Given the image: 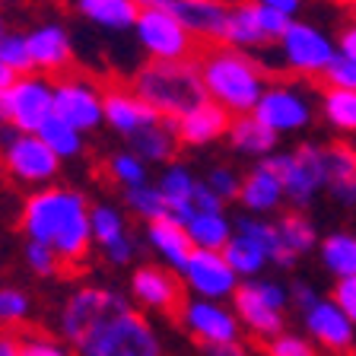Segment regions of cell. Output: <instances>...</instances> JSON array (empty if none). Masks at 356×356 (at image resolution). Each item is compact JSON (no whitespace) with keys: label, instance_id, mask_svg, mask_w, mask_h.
<instances>
[{"label":"cell","instance_id":"obj_54","mask_svg":"<svg viewBox=\"0 0 356 356\" xmlns=\"http://www.w3.org/2000/svg\"><path fill=\"white\" fill-rule=\"evenodd\" d=\"M204 353L207 356H248L242 343H232V347H213V350H204Z\"/></svg>","mask_w":356,"mask_h":356},{"label":"cell","instance_id":"obj_15","mask_svg":"<svg viewBox=\"0 0 356 356\" xmlns=\"http://www.w3.org/2000/svg\"><path fill=\"white\" fill-rule=\"evenodd\" d=\"M54 115L74 131L86 134L105 121V92H99L92 83L67 76L54 86Z\"/></svg>","mask_w":356,"mask_h":356},{"label":"cell","instance_id":"obj_27","mask_svg":"<svg viewBox=\"0 0 356 356\" xmlns=\"http://www.w3.org/2000/svg\"><path fill=\"white\" fill-rule=\"evenodd\" d=\"M229 143L236 147V153H242V156H258V159H267V156H274L277 134L270 131V127L261 124L254 115H242V118H232Z\"/></svg>","mask_w":356,"mask_h":356},{"label":"cell","instance_id":"obj_50","mask_svg":"<svg viewBox=\"0 0 356 356\" xmlns=\"http://www.w3.org/2000/svg\"><path fill=\"white\" fill-rule=\"evenodd\" d=\"M222 204H226V200H222L220 194H213V188H210L207 181H197V188H194V207H197L200 213H222Z\"/></svg>","mask_w":356,"mask_h":356},{"label":"cell","instance_id":"obj_6","mask_svg":"<svg viewBox=\"0 0 356 356\" xmlns=\"http://www.w3.org/2000/svg\"><path fill=\"white\" fill-rule=\"evenodd\" d=\"M0 149H3V165L16 181L44 185L58 175L60 156L38 134H19L16 127L7 124L0 131Z\"/></svg>","mask_w":356,"mask_h":356},{"label":"cell","instance_id":"obj_18","mask_svg":"<svg viewBox=\"0 0 356 356\" xmlns=\"http://www.w3.org/2000/svg\"><path fill=\"white\" fill-rule=\"evenodd\" d=\"M105 121L131 140V137H137L140 131L159 124L163 118H159V115H156V111L149 108L134 89L108 86L105 89Z\"/></svg>","mask_w":356,"mask_h":356},{"label":"cell","instance_id":"obj_44","mask_svg":"<svg viewBox=\"0 0 356 356\" xmlns=\"http://www.w3.org/2000/svg\"><path fill=\"white\" fill-rule=\"evenodd\" d=\"M26 264H29V270L35 277H54L64 270V264H60V258L48 248V245H38V242H29L26 245Z\"/></svg>","mask_w":356,"mask_h":356},{"label":"cell","instance_id":"obj_58","mask_svg":"<svg viewBox=\"0 0 356 356\" xmlns=\"http://www.w3.org/2000/svg\"><path fill=\"white\" fill-rule=\"evenodd\" d=\"M3 35H7V32H3V19H0V38H3Z\"/></svg>","mask_w":356,"mask_h":356},{"label":"cell","instance_id":"obj_34","mask_svg":"<svg viewBox=\"0 0 356 356\" xmlns=\"http://www.w3.org/2000/svg\"><path fill=\"white\" fill-rule=\"evenodd\" d=\"M321 115L327 124L343 134H356V92L347 89H325L321 96Z\"/></svg>","mask_w":356,"mask_h":356},{"label":"cell","instance_id":"obj_40","mask_svg":"<svg viewBox=\"0 0 356 356\" xmlns=\"http://www.w3.org/2000/svg\"><path fill=\"white\" fill-rule=\"evenodd\" d=\"M0 64L7 67L10 74H16V76H19V74L26 76L29 70H35L32 54H29V38L7 32V35L0 38Z\"/></svg>","mask_w":356,"mask_h":356},{"label":"cell","instance_id":"obj_21","mask_svg":"<svg viewBox=\"0 0 356 356\" xmlns=\"http://www.w3.org/2000/svg\"><path fill=\"white\" fill-rule=\"evenodd\" d=\"M29 54H32V64L38 70H48V74H58L70 64L74 58V48H70V35L60 29L58 22H44L38 29H32L29 35Z\"/></svg>","mask_w":356,"mask_h":356},{"label":"cell","instance_id":"obj_42","mask_svg":"<svg viewBox=\"0 0 356 356\" xmlns=\"http://www.w3.org/2000/svg\"><path fill=\"white\" fill-rule=\"evenodd\" d=\"M19 337H22V356H76L60 337H54L48 331H38V327L22 331Z\"/></svg>","mask_w":356,"mask_h":356},{"label":"cell","instance_id":"obj_48","mask_svg":"<svg viewBox=\"0 0 356 356\" xmlns=\"http://www.w3.org/2000/svg\"><path fill=\"white\" fill-rule=\"evenodd\" d=\"M318 289L312 286V283H305V280H296V283H289V305H296L299 309V315L302 312H309L312 305L318 302Z\"/></svg>","mask_w":356,"mask_h":356},{"label":"cell","instance_id":"obj_17","mask_svg":"<svg viewBox=\"0 0 356 356\" xmlns=\"http://www.w3.org/2000/svg\"><path fill=\"white\" fill-rule=\"evenodd\" d=\"M232 312L238 315L245 331L264 343L280 337V334L286 331V315H283L280 309H274V305H267L264 299L258 296V289H254L252 280H245L242 286L236 289V296H232Z\"/></svg>","mask_w":356,"mask_h":356},{"label":"cell","instance_id":"obj_10","mask_svg":"<svg viewBox=\"0 0 356 356\" xmlns=\"http://www.w3.org/2000/svg\"><path fill=\"white\" fill-rule=\"evenodd\" d=\"M280 54L293 74L325 76L331 60L337 58V44L309 22H293L289 32L280 38Z\"/></svg>","mask_w":356,"mask_h":356},{"label":"cell","instance_id":"obj_52","mask_svg":"<svg viewBox=\"0 0 356 356\" xmlns=\"http://www.w3.org/2000/svg\"><path fill=\"white\" fill-rule=\"evenodd\" d=\"M0 356H22L19 331H0Z\"/></svg>","mask_w":356,"mask_h":356},{"label":"cell","instance_id":"obj_11","mask_svg":"<svg viewBox=\"0 0 356 356\" xmlns=\"http://www.w3.org/2000/svg\"><path fill=\"white\" fill-rule=\"evenodd\" d=\"M10 127L19 134H38L54 118V86L42 76H19L7 89Z\"/></svg>","mask_w":356,"mask_h":356},{"label":"cell","instance_id":"obj_13","mask_svg":"<svg viewBox=\"0 0 356 356\" xmlns=\"http://www.w3.org/2000/svg\"><path fill=\"white\" fill-rule=\"evenodd\" d=\"M181 280L194 293V299H210V302L232 299L236 289L242 286L238 274L222 258V252H204V248H194V254L181 270Z\"/></svg>","mask_w":356,"mask_h":356},{"label":"cell","instance_id":"obj_59","mask_svg":"<svg viewBox=\"0 0 356 356\" xmlns=\"http://www.w3.org/2000/svg\"><path fill=\"white\" fill-rule=\"evenodd\" d=\"M210 3H222V0H210Z\"/></svg>","mask_w":356,"mask_h":356},{"label":"cell","instance_id":"obj_16","mask_svg":"<svg viewBox=\"0 0 356 356\" xmlns=\"http://www.w3.org/2000/svg\"><path fill=\"white\" fill-rule=\"evenodd\" d=\"M254 118L264 127H270L274 134H293L309 127L312 105L293 86H267V92L261 96L258 108H254Z\"/></svg>","mask_w":356,"mask_h":356},{"label":"cell","instance_id":"obj_29","mask_svg":"<svg viewBox=\"0 0 356 356\" xmlns=\"http://www.w3.org/2000/svg\"><path fill=\"white\" fill-rule=\"evenodd\" d=\"M236 232L245 238H252V242H258L261 248L267 252V258H270V264L277 267H293L299 258H293V254L283 248L280 242V232H277V222H267V220H254V216H238L236 220Z\"/></svg>","mask_w":356,"mask_h":356},{"label":"cell","instance_id":"obj_24","mask_svg":"<svg viewBox=\"0 0 356 356\" xmlns=\"http://www.w3.org/2000/svg\"><path fill=\"white\" fill-rule=\"evenodd\" d=\"M76 10L92 26H102L111 32L137 29V19H140V7L134 0H76Z\"/></svg>","mask_w":356,"mask_h":356},{"label":"cell","instance_id":"obj_31","mask_svg":"<svg viewBox=\"0 0 356 356\" xmlns=\"http://www.w3.org/2000/svg\"><path fill=\"white\" fill-rule=\"evenodd\" d=\"M134 149L140 159H149V163H163L175 153V143H178V121H159V124L147 127L140 131L137 137H131Z\"/></svg>","mask_w":356,"mask_h":356},{"label":"cell","instance_id":"obj_20","mask_svg":"<svg viewBox=\"0 0 356 356\" xmlns=\"http://www.w3.org/2000/svg\"><path fill=\"white\" fill-rule=\"evenodd\" d=\"M172 13L188 32L210 42H222L226 35V19H229V7L222 3H210V0H172Z\"/></svg>","mask_w":356,"mask_h":356},{"label":"cell","instance_id":"obj_23","mask_svg":"<svg viewBox=\"0 0 356 356\" xmlns=\"http://www.w3.org/2000/svg\"><path fill=\"white\" fill-rule=\"evenodd\" d=\"M283 197H286V191H283L280 178L267 169L264 163H258L242 178V194H238V200H242L252 213H270V210H277L283 204Z\"/></svg>","mask_w":356,"mask_h":356},{"label":"cell","instance_id":"obj_12","mask_svg":"<svg viewBox=\"0 0 356 356\" xmlns=\"http://www.w3.org/2000/svg\"><path fill=\"white\" fill-rule=\"evenodd\" d=\"M137 38L153 60H188L191 54V32L172 10H140Z\"/></svg>","mask_w":356,"mask_h":356},{"label":"cell","instance_id":"obj_55","mask_svg":"<svg viewBox=\"0 0 356 356\" xmlns=\"http://www.w3.org/2000/svg\"><path fill=\"white\" fill-rule=\"evenodd\" d=\"M140 10H169L172 0H134Z\"/></svg>","mask_w":356,"mask_h":356},{"label":"cell","instance_id":"obj_28","mask_svg":"<svg viewBox=\"0 0 356 356\" xmlns=\"http://www.w3.org/2000/svg\"><path fill=\"white\" fill-rule=\"evenodd\" d=\"M318 254H321L325 270L334 274L337 280H353L356 277V236L353 232H331L327 238H321Z\"/></svg>","mask_w":356,"mask_h":356},{"label":"cell","instance_id":"obj_1","mask_svg":"<svg viewBox=\"0 0 356 356\" xmlns=\"http://www.w3.org/2000/svg\"><path fill=\"white\" fill-rule=\"evenodd\" d=\"M92 207L80 191L70 188H42L22 204V232L29 242L48 245L60 258L64 270L86 261L92 238Z\"/></svg>","mask_w":356,"mask_h":356},{"label":"cell","instance_id":"obj_26","mask_svg":"<svg viewBox=\"0 0 356 356\" xmlns=\"http://www.w3.org/2000/svg\"><path fill=\"white\" fill-rule=\"evenodd\" d=\"M222 44H229L236 51L238 48H261V44H267L264 32H261V22H258V3H252V0L232 3Z\"/></svg>","mask_w":356,"mask_h":356},{"label":"cell","instance_id":"obj_37","mask_svg":"<svg viewBox=\"0 0 356 356\" xmlns=\"http://www.w3.org/2000/svg\"><path fill=\"white\" fill-rule=\"evenodd\" d=\"M32 296L19 286H0V325L7 331H16L29 321Z\"/></svg>","mask_w":356,"mask_h":356},{"label":"cell","instance_id":"obj_4","mask_svg":"<svg viewBox=\"0 0 356 356\" xmlns=\"http://www.w3.org/2000/svg\"><path fill=\"white\" fill-rule=\"evenodd\" d=\"M131 309L134 305L121 296L118 289L86 283V286H76L74 293L60 302L58 334L74 353H80L83 347H89V343L96 341L111 321H118L121 315H127Z\"/></svg>","mask_w":356,"mask_h":356},{"label":"cell","instance_id":"obj_45","mask_svg":"<svg viewBox=\"0 0 356 356\" xmlns=\"http://www.w3.org/2000/svg\"><path fill=\"white\" fill-rule=\"evenodd\" d=\"M321 80H325V89H347V92H356V64L347 60L343 54H337Z\"/></svg>","mask_w":356,"mask_h":356},{"label":"cell","instance_id":"obj_32","mask_svg":"<svg viewBox=\"0 0 356 356\" xmlns=\"http://www.w3.org/2000/svg\"><path fill=\"white\" fill-rule=\"evenodd\" d=\"M188 236H191L194 248H204V252H222L229 238L236 236V226H229V220L222 213H200L191 220L188 226Z\"/></svg>","mask_w":356,"mask_h":356},{"label":"cell","instance_id":"obj_30","mask_svg":"<svg viewBox=\"0 0 356 356\" xmlns=\"http://www.w3.org/2000/svg\"><path fill=\"white\" fill-rule=\"evenodd\" d=\"M222 258L229 261V267L238 274V280H258L261 270H264L267 264H270V258H267V252L261 248L258 242H252V238H245V236H232L229 245L222 248Z\"/></svg>","mask_w":356,"mask_h":356},{"label":"cell","instance_id":"obj_43","mask_svg":"<svg viewBox=\"0 0 356 356\" xmlns=\"http://www.w3.org/2000/svg\"><path fill=\"white\" fill-rule=\"evenodd\" d=\"M264 356H321V350L305 337V334L283 331L280 337L264 343Z\"/></svg>","mask_w":356,"mask_h":356},{"label":"cell","instance_id":"obj_33","mask_svg":"<svg viewBox=\"0 0 356 356\" xmlns=\"http://www.w3.org/2000/svg\"><path fill=\"white\" fill-rule=\"evenodd\" d=\"M277 232H280L283 248H286L293 258H302V254H309L315 245H321L318 232H315V222H312L309 216H302L299 210L283 213L280 220H277Z\"/></svg>","mask_w":356,"mask_h":356},{"label":"cell","instance_id":"obj_53","mask_svg":"<svg viewBox=\"0 0 356 356\" xmlns=\"http://www.w3.org/2000/svg\"><path fill=\"white\" fill-rule=\"evenodd\" d=\"M252 3H258V7H270V10L286 13V16H293L299 7H302V0H252Z\"/></svg>","mask_w":356,"mask_h":356},{"label":"cell","instance_id":"obj_36","mask_svg":"<svg viewBox=\"0 0 356 356\" xmlns=\"http://www.w3.org/2000/svg\"><path fill=\"white\" fill-rule=\"evenodd\" d=\"M124 200H127V207L147 222H156V220H165V216H169V204H165L159 185L131 188V191H124Z\"/></svg>","mask_w":356,"mask_h":356},{"label":"cell","instance_id":"obj_5","mask_svg":"<svg viewBox=\"0 0 356 356\" xmlns=\"http://www.w3.org/2000/svg\"><path fill=\"white\" fill-rule=\"evenodd\" d=\"M261 163L280 178L283 191L296 207H309L312 197L327 188V147L318 143H302L293 153H274Z\"/></svg>","mask_w":356,"mask_h":356},{"label":"cell","instance_id":"obj_3","mask_svg":"<svg viewBox=\"0 0 356 356\" xmlns=\"http://www.w3.org/2000/svg\"><path fill=\"white\" fill-rule=\"evenodd\" d=\"M134 92L165 121L185 118L210 99L194 60H149L134 76Z\"/></svg>","mask_w":356,"mask_h":356},{"label":"cell","instance_id":"obj_2","mask_svg":"<svg viewBox=\"0 0 356 356\" xmlns=\"http://www.w3.org/2000/svg\"><path fill=\"white\" fill-rule=\"evenodd\" d=\"M200 80L207 96L216 105L242 118V115H254L261 96L267 92L264 74L248 54L236 51V48H210L204 58L197 60Z\"/></svg>","mask_w":356,"mask_h":356},{"label":"cell","instance_id":"obj_19","mask_svg":"<svg viewBox=\"0 0 356 356\" xmlns=\"http://www.w3.org/2000/svg\"><path fill=\"white\" fill-rule=\"evenodd\" d=\"M229 111L216 105L213 99H207L204 105L188 111L185 118H178V140L188 143V147H204V143H213L222 134H229Z\"/></svg>","mask_w":356,"mask_h":356},{"label":"cell","instance_id":"obj_22","mask_svg":"<svg viewBox=\"0 0 356 356\" xmlns=\"http://www.w3.org/2000/svg\"><path fill=\"white\" fill-rule=\"evenodd\" d=\"M147 238H149V245H153L156 252L163 254V261L172 267V270H185V264H188V258L194 254V242H191V236H188V229L185 226H178L175 220H156V222H149V229H147Z\"/></svg>","mask_w":356,"mask_h":356},{"label":"cell","instance_id":"obj_56","mask_svg":"<svg viewBox=\"0 0 356 356\" xmlns=\"http://www.w3.org/2000/svg\"><path fill=\"white\" fill-rule=\"evenodd\" d=\"M16 80H19V76H16V74H10L7 67L0 64V92H3V89H10V86H13Z\"/></svg>","mask_w":356,"mask_h":356},{"label":"cell","instance_id":"obj_46","mask_svg":"<svg viewBox=\"0 0 356 356\" xmlns=\"http://www.w3.org/2000/svg\"><path fill=\"white\" fill-rule=\"evenodd\" d=\"M207 185L213 188V194H220L222 200H238V194H242V178H238L232 169H222V165L210 169Z\"/></svg>","mask_w":356,"mask_h":356},{"label":"cell","instance_id":"obj_47","mask_svg":"<svg viewBox=\"0 0 356 356\" xmlns=\"http://www.w3.org/2000/svg\"><path fill=\"white\" fill-rule=\"evenodd\" d=\"M331 299L341 305V312L356 325V277H353V280H337V283H334Z\"/></svg>","mask_w":356,"mask_h":356},{"label":"cell","instance_id":"obj_57","mask_svg":"<svg viewBox=\"0 0 356 356\" xmlns=\"http://www.w3.org/2000/svg\"><path fill=\"white\" fill-rule=\"evenodd\" d=\"M10 121V105H7V89L0 92V124H7Z\"/></svg>","mask_w":356,"mask_h":356},{"label":"cell","instance_id":"obj_25","mask_svg":"<svg viewBox=\"0 0 356 356\" xmlns=\"http://www.w3.org/2000/svg\"><path fill=\"white\" fill-rule=\"evenodd\" d=\"M327 191L341 204H356V149L350 143H327Z\"/></svg>","mask_w":356,"mask_h":356},{"label":"cell","instance_id":"obj_41","mask_svg":"<svg viewBox=\"0 0 356 356\" xmlns=\"http://www.w3.org/2000/svg\"><path fill=\"white\" fill-rule=\"evenodd\" d=\"M108 175L118 185H124V191L147 185V165H143V159L137 153H115L108 159Z\"/></svg>","mask_w":356,"mask_h":356},{"label":"cell","instance_id":"obj_7","mask_svg":"<svg viewBox=\"0 0 356 356\" xmlns=\"http://www.w3.org/2000/svg\"><path fill=\"white\" fill-rule=\"evenodd\" d=\"M76 356H163V341L147 315L131 309Z\"/></svg>","mask_w":356,"mask_h":356},{"label":"cell","instance_id":"obj_9","mask_svg":"<svg viewBox=\"0 0 356 356\" xmlns=\"http://www.w3.org/2000/svg\"><path fill=\"white\" fill-rule=\"evenodd\" d=\"M131 296L134 302L147 312L178 318L185 309V280H178L172 267L159 264H140L131 274Z\"/></svg>","mask_w":356,"mask_h":356},{"label":"cell","instance_id":"obj_38","mask_svg":"<svg viewBox=\"0 0 356 356\" xmlns=\"http://www.w3.org/2000/svg\"><path fill=\"white\" fill-rule=\"evenodd\" d=\"M89 220H92V238H96L102 248H108V245H115L118 238L127 236L124 216H121L115 207H108V204H99V207H92Z\"/></svg>","mask_w":356,"mask_h":356},{"label":"cell","instance_id":"obj_51","mask_svg":"<svg viewBox=\"0 0 356 356\" xmlns=\"http://www.w3.org/2000/svg\"><path fill=\"white\" fill-rule=\"evenodd\" d=\"M337 54H343L347 60L356 64V22L341 32V38H337Z\"/></svg>","mask_w":356,"mask_h":356},{"label":"cell","instance_id":"obj_14","mask_svg":"<svg viewBox=\"0 0 356 356\" xmlns=\"http://www.w3.org/2000/svg\"><path fill=\"white\" fill-rule=\"evenodd\" d=\"M305 337L331 356H343L356 347V325L341 312L331 296H321L309 312H302Z\"/></svg>","mask_w":356,"mask_h":356},{"label":"cell","instance_id":"obj_35","mask_svg":"<svg viewBox=\"0 0 356 356\" xmlns=\"http://www.w3.org/2000/svg\"><path fill=\"white\" fill-rule=\"evenodd\" d=\"M194 188H197V181H194V175L185 165H169L163 172V178H159V191H163L165 204H169V213L175 207L194 204Z\"/></svg>","mask_w":356,"mask_h":356},{"label":"cell","instance_id":"obj_60","mask_svg":"<svg viewBox=\"0 0 356 356\" xmlns=\"http://www.w3.org/2000/svg\"><path fill=\"white\" fill-rule=\"evenodd\" d=\"M343 3H356V0H343Z\"/></svg>","mask_w":356,"mask_h":356},{"label":"cell","instance_id":"obj_49","mask_svg":"<svg viewBox=\"0 0 356 356\" xmlns=\"http://www.w3.org/2000/svg\"><path fill=\"white\" fill-rule=\"evenodd\" d=\"M102 254H105V261H108V264L124 267V264H131V261H134V254H137V245H134L131 236H124V238H118L115 245L102 248Z\"/></svg>","mask_w":356,"mask_h":356},{"label":"cell","instance_id":"obj_8","mask_svg":"<svg viewBox=\"0 0 356 356\" xmlns=\"http://www.w3.org/2000/svg\"><path fill=\"white\" fill-rule=\"evenodd\" d=\"M181 327L191 334L197 343H204V350L213 347H232V343H242V321L232 309L220 302H210V299H188L181 315H178Z\"/></svg>","mask_w":356,"mask_h":356},{"label":"cell","instance_id":"obj_39","mask_svg":"<svg viewBox=\"0 0 356 356\" xmlns=\"http://www.w3.org/2000/svg\"><path fill=\"white\" fill-rule=\"evenodd\" d=\"M38 137H42V140L48 143V147H51L54 153L60 156V159H64V156H76V153L83 149V137H80V131H74L70 124H64V121H60L58 115H54V118L48 121V124H44L42 131H38Z\"/></svg>","mask_w":356,"mask_h":356}]
</instances>
